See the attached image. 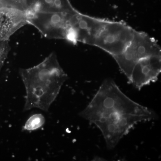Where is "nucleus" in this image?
I'll return each instance as SVG.
<instances>
[{"label": "nucleus", "mask_w": 161, "mask_h": 161, "mask_svg": "<svg viewBox=\"0 0 161 161\" xmlns=\"http://www.w3.org/2000/svg\"><path fill=\"white\" fill-rule=\"evenodd\" d=\"M80 115L98 128L109 150L138 123L157 118L154 111L127 97L110 79L103 82Z\"/></svg>", "instance_id": "obj_1"}, {"label": "nucleus", "mask_w": 161, "mask_h": 161, "mask_svg": "<svg viewBox=\"0 0 161 161\" xmlns=\"http://www.w3.org/2000/svg\"><path fill=\"white\" fill-rule=\"evenodd\" d=\"M19 74L26 89L24 111L36 108L47 112L68 78L55 53L36 66L21 69Z\"/></svg>", "instance_id": "obj_2"}, {"label": "nucleus", "mask_w": 161, "mask_h": 161, "mask_svg": "<svg viewBox=\"0 0 161 161\" xmlns=\"http://www.w3.org/2000/svg\"><path fill=\"white\" fill-rule=\"evenodd\" d=\"M159 55H161V49L157 41L146 33L135 30L132 40L125 49L113 58L121 71L129 80L138 61L147 57Z\"/></svg>", "instance_id": "obj_3"}, {"label": "nucleus", "mask_w": 161, "mask_h": 161, "mask_svg": "<svg viewBox=\"0 0 161 161\" xmlns=\"http://www.w3.org/2000/svg\"><path fill=\"white\" fill-rule=\"evenodd\" d=\"M135 31L125 22L108 20L93 46L103 50L112 57L117 56L130 44Z\"/></svg>", "instance_id": "obj_4"}, {"label": "nucleus", "mask_w": 161, "mask_h": 161, "mask_svg": "<svg viewBox=\"0 0 161 161\" xmlns=\"http://www.w3.org/2000/svg\"><path fill=\"white\" fill-rule=\"evenodd\" d=\"M26 12L28 24L36 28L48 39L66 40L69 29V19L75 12Z\"/></svg>", "instance_id": "obj_5"}, {"label": "nucleus", "mask_w": 161, "mask_h": 161, "mask_svg": "<svg viewBox=\"0 0 161 161\" xmlns=\"http://www.w3.org/2000/svg\"><path fill=\"white\" fill-rule=\"evenodd\" d=\"M107 21L75 12L70 18L69 30L66 40L74 44L81 42L93 46Z\"/></svg>", "instance_id": "obj_6"}, {"label": "nucleus", "mask_w": 161, "mask_h": 161, "mask_svg": "<svg viewBox=\"0 0 161 161\" xmlns=\"http://www.w3.org/2000/svg\"><path fill=\"white\" fill-rule=\"evenodd\" d=\"M161 72V55L141 59L135 64L129 79L136 88L141 90L158 79Z\"/></svg>", "instance_id": "obj_7"}, {"label": "nucleus", "mask_w": 161, "mask_h": 161, "mask_svg": "<svg viewBox=\"0 0 161 161\" xmlns=\"http://www.w3.org/2000/svg\"><path fill=\"white\" fill-rule=\"evenodd\" d=\"M28 24L26 12L12 8H0V40L9 41L15 32Z\"/></svg>", "instance_id": "obj_8"}, {"label": "nucleus", "mask_w": 161, "mask_h": 161, "mask_svg": "<svg viewBox=\"0 0 161 161\" xmlns=\"http://www.w3.org/2000/svg\"><path fill=\"white\" fill-rule=\"evenodd\" d=\"M44 116L41 114H35L32 115L23 126V130L27 131H33L43 126L45 123Z\"/></svg>", "instance_id": "obj_9"}, {"label": "nucleus", "mask_w": 161, "mask_h": 161, "mask_svg": "<svg viewBox=\"0 0 161 161\" xmlns=\"http://www.w3.org/2000/svg\"><path fill=\"white\" fill-rule=\"evenodd\" d=\"M10 49L9 41L0 40V70L7 58Z\"/></svg>", "instance_id": "obj_10"}]
</instances>
